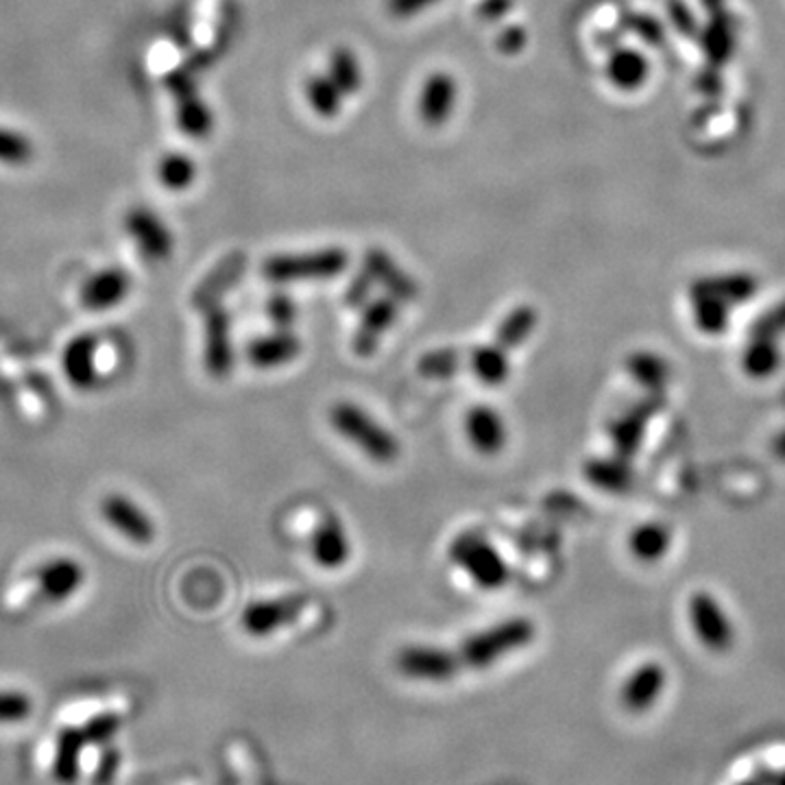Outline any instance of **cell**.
I'll use <instances>...</instances> for the list:
<instances>
[{
	"instance_id": "6da1fadb",
	"label": "cell",
	"mask_w": 785,
	"mask_h": 785,
	"mask_svg": "<svg viewBox=\"0 0 785 785\" xmlns=\"http://www.w3.org/2000/svg\"><path fill=\"white\" fill-rule=\"evenodd\" d=\"M330 425L354 447H359L369 460L378 465H391L399 454L401 445L387 425H383L372 412L361 408L354 401L339 399L328 410Z\"/></svg>"
},
{
	"instance_id": "7a4b0ae2",
	"label": "cell",
	"mask_w": 785,
	"mask_h": 785,
	"mask_svg": "<svg viewBox=\"0 0 785 785\" xmlns=\"http://www.w3.org/2000/svg\"><path fill=\"white\" fill-rule=\"evenodd\" d=\"M537 637V626L528 617H509L485 630L474 633L460 644L458 661L467 670L493 668L500 659L524 650Z\"/></svg>"
},
{
	"instance_id": "3957f363",
	"label": "cell",
	"mask_w": 785,
	"mask_h": 785,
	"mask_svg": "<svg viewBox=\"0 0 785 785\" xmlns=\"http://www.w3.org/2000/svg\"><path fill=\"white\" fill-rule=\"evenodd\" d=\"M350 264L343 247H323L302 253H277L264 260L262 275L273 284L326 282L341 275Z\"/></svg>"
},
{
	"instance_id": "277c9868",
	"label": "cell",
	"mask_w": 785,
	"mask_h": 785,
	"mask_svg": "<svg viewBox=\"0 0 785 785\" xmlns=\"http://www.w3.org/2000/svg\"><path fill=\"white\" fill-rule=\"evenodd\" d=\"M447 559L467 574V579L480 589H502L511 579V568L500 550L478 533H463L452 539Z\"/></svg>"
},
{
	"instance_id": "5b68a950",
	"label": "cell",
	"mask_w": 785,
	"mask_h": 785,
	"mask_svg": "<svg viewBox=\"0 0 785 785\" xmlns=\"http://www.w3.org/2000/svg\"><path fill=\"white\" fill-rule=\"evenodd\" d=\"M687 619L701 646L714 655H727L736 646V624L723 600L698 589L687 600Z\"/></svg>"
},
{
	"instance_id": "8992f818",
	"label": "cell",
	"mask_w": 785,
	"mask_h": 785,
	"mask_svg": "<svg viewBox=\"0 0 785 785\" xmlns=\"http://www.w3.org/2000/svg\"><path fill=\"white\" fill-rule=\"evenodd\" d=\"M395 668L401 676L421 683H447L463 670L456 652L432 644L403 646L395 655Z\"/></svg>"
},
{
	"instance_id": "52a82bcc",
	"label": "cell",
	"mask_w": 785,
	"mask_h": 785,
	"mask_svg": "<svg viewBox=\"0 0 785 785\" xmlns=\"http://www.w3.org/2000/svg\"><path fill=\"white\" fill-rule=\"evenodd\" d=\"M236 348L231 330V312L223 306H209L203 321V367L207 376L223 380L234 372Z\"/></svg>"
},
{
	"instance_id": "ba28073f",
	"label": "cell",
	"mask_w": 785,
	"mask_h": 785,
	"mask_svg": "<svg viewBox=\"0 0 785 785\" xmlns=\"http://www.w3.org/2000/svg\"><path fill=\"white\" fill-rule=\"evenodd\" d=\"M306 593H288L271 600L251 602L240 617V624L251 637H271L277 630L291 626L308 606Z\"/></svg>"
},
{
	"instance_id": "9c48e42d",
	"label": "cell",
	"mask_w": 785,
	"mask_h": 785,
	"mask_svg": "<svg viewBox=\"0 0 785 785\" xmlns=\"http://www.w3.org/2000/svg\"><path fill=\"white\" fill-rule=\"evenodd\" d=\"M668 690V670L659 661H644L619 685V705L624 712L639 716L655 709Z\"/></svg>"
},
{
	"instance_id": "30bf717a",
	"label": "cell",
	"mask_w": 785,
	"mask_h": 785,
	"mask_svg": "<svg viewBox=\"0 0 785 785\" xmlns=\"http://www.w3.org/2000/svg\"><path fill=\"white\" fill-rule=\"evenodd\" d=\"M101 517L105 524L138 546H149L156 539V524L149 513L125 493H110L101 500Z\"/></svg>"
},
{
	"instance_id": "8fae6325",
	"label": "cell",
	"mask_w": 785,
	"mask_h": 785,
	"mask_svg": "<svg viewBox=\"0 0 785 785\" xmlns=\"http://www.w3.org/2000/svg\"><path fill=\"white\" fill-rule=\"evenodd\" d=\"M698 44L705 55V66L714 70H723L736 55L738 48V20L727 9L707 11V22L701 24Z\"/></svg>"
},
{
	"instance_id": "7c38bea8",
	"label": "cell",
	"mask_w": 785,
	"mask_h": 785,
	"mask_svg": "<svg viewBox=\"0 0 785 785\" xmlns=\"http://www.w3.org/2000/svg\"><path fill=\"white\" fill-rule=\"evenodd\" d=\"M125 231L136 242L138 251L153 262L169 260L175 249V238L169 225L149 207H134L125 216Z\"/></svg>"
},
{
	"instance_id": "4fadbf2b",
	"label": "cell",
	"mask_w": 785,
	"mask_h": 785,
	"mask_svg": "<svg viewBox=\"0 0 785 785\" xmlns=\"http://www.w3.org/2000/svg\"><path fill=\"white\" fill-rule=\"evenodd\" d=\"M132 293V275L118 266H105L83 280L79 302L90 312H105L121 306Z\"/></svg>"
},
{
	"instance_id": "5bb4252c",
	"label": "cell",
	"mask_w": 785,
	"mask_h": 785,
	"mask_svg": "<svg viewBox=\"0 0 785 785\" xmlns=\"http://www.w3.org/2000/svg\"><path fill=\"white\" fill-rule=\"evenodd\" d=\"M397 317H399V302L392 299L391 295L378 297L367 306H363V315L352 341L354 354L361 359H372L378 352L383 339L395 326Z\"/></svg>"
},
{
	"instance_id": "9a60e30c",
	"label": "cell",
	"mask_w": 785,
	"mask_h": 785,
	"mask_svg": "<svg viewBox=\"0 0 785 785\" xmlns=\"http://www.w3.org/2000/svg\"><path fill=\"white\" fill-rule=\"evenodd\" d=\"M86 583V568L72 557H57L42 564L35 572L37 595L44 602L61 604Z\"/></svg>"
},
{
	"instance_id": "2e32d148",
	"label": "cell",
	"mask_w": 785,
	"mask_h": 785,
	"mask_svg": "<svg viewBox=\"0 0 785 785\" xmlns=\"http://www.w3.org/2000/svg\"><path fill=\"white\" fill-rule=\"evenodd\" d=\"M458 101V81L450 72H432L419 92L417 114L430 129L443 127L452 116Z\"/></svg>"
},
{
	"instance_id": "e0dca14e",
	"label": "cell",
	"mask_w": 785,
	"mask_h": 785,
	"mask_svg": "<svg viewBox=\"0 0 785 785\" xmlns=\"http://www.w3.org/2000/svg\"><path fill=\"white\" fill-rule=\"evenodd\" d=\"M312 561L323 570H341L352 557V542L339 515L326 513L310 535Z\"/></svg>"
},
{
	"instance_id": "ac0fdd59",
	"label": "cell",
	"mask_w": 785,
	"mask_h": 785,
	"mask_svg": "<svg viewBox=\"0 0 785 785\" xmlns=\"http://www.w3.org/2000/svg\"><path fill=\"white\" fill-rule=\"evenodd\" d=\"M465 436L478 454L496 456L509 441V428L493 406L478 403L465 412Z\"/></svg>"
},
{
	"instance_id": "d6986e66",
	"label": "cell",
	"mask_w": 785,
	"mask_h": 785,
	"mask_svg": "<svg viewBox=\"0 0 785 785\" xmlns=\"http://www.w3.org/2000/svg\"><path fill=\"white\" fill-rule=\"evenodd\" d=\"M61 369L68 383L79 391H90L99 385V341L94 334L75 337L64 354H61Z\"/></svg>"
},
{
	"instance_id": "ffe728a7",
	"label": "cell",
	"mask_w": 785,
	"mask_h": 785,
	"mask_svg": "<svg viewBox=\"0 0 785 785\" xmlns=\"http://www.w3.org/2000/svg\"><path fill=\"white\" fill-rule=\"evenodd\" d=\"M363 269L374 277L376 284H380L387 295L397 299L399 304L414 302L419 295L417 282L395 262L391 253H387L380 247H372L363 258Z\"/></svg>"
},
{
	"instance_id": "44dd1931",
	"label": "cell",
	"mask_w": 785,
	"mask_h": 785,
	"mask_svg": "<svg viewBox=\"0 0 785 785\" xmlns=\"http://www.w3.org/2000/svg\"><path fill=\"white\" fill-rule=\"evenodd\" d=\"M302 339L291 330H275L273 334L258 337L247 348V361L262 372L280 369L302 354Z\"/></svg>"
},
{
	"instance_id": "7402d4cb",
	"label": "cell",
	"mask_w": 785,
	"mask_h": 785,
	"mask_svg": "<svg viewBox=\"0 0 785 785\" xmlns=\"http://www.w3.org/2000/svg\"><path fill=\"white\" fill-rule=\"evenodd\" d=\"M604 72L615 90L635 92L648 81L650 61L644 53L635 48H615L606 59Z\"/></svg>"
},
{
	"instance_id": "603a6c76",
	"label": "cell",
	"mask_w": 785,
	"mask_h": 785,
	"mask_svg": "<svg viewBox=\"0 0 785 785\" xmlns=\"http://www.w3.org/2000/svg\"><path fill=\"white\" fill-rule=\"evenodd\" d=\"M652 410H655V403L650 399H644L611 421L608 439H611L617 456L628 458L637 452V447L641 443L644 425L650 419Z\"/></svg>"
},
{
	"instance_id": "cb8c5ba5",
	"label": "cell",
	"mask_w": 785,
	"mask_h": 785,
	"mask_svg": "<svg viewBox=\"0 0 785 785\" xmlns=\"http://www.w3.org/2000/svg\"><path fill=\"white\" fill-rule=\"evenodd\" d=\"M469 369L485 387H502L511 376L509 352L500 345H478L469 352Z\"/></svg>"
},
{
	"instance_id": "d4e9b609",
	"label": "cell",
	"mask_w": 785,
	"mask_h": 785,
	"mask_svg": "<svg viewBox=\"0 0 785 785\" xmlns=\"http://www.w3.org/2000/svg\"><path fill=\"white\" fill-rule=\"evenodd\" d=\"M583 474L595 489L604 493H626L633 485V469L619 458H591L583 467Z\"/></svg>"
},
{
	"instance_id": "484cf974",
	"label": "cell",
	"mask_w": 785,
	"mask_h": 785,
	"mask_svg": "<svg viewBox=\"0 0 785 785\" xmlns=\"http://www.w3.org/2000/svg\"><path fill=\"white\" fill-rule=\"evenodd\" d=\"M672 546V535L670 528L659 524V522H648L637 526L630 533V542L628 548L633 553V557L641 564H657L661 561L668 550Z\"/></svg>"
},
{
	"instance_id": "4316f807",
	"label": "cell",
	"mask_w": 785,
	"mask_h": 785,
	"mask_svg": "<svg viewBox=\"0 0 785 785\" xmlns=\"http://www.w3.org/2000/svg\"><path fill=\"white\" fill-rule=\"evenodd\" d=\"M537 323H539V315L533 306L522 304L513 308L509 315H504V319L496 330V345H500L507 352L524 345L533 337Z\"/></svg>"
},
{
	"instance_id": "83f0119b",
	"label": "cell",
	"mask_w": 785,
	"mask_h": 785,
	"mask_svg": "<svg viewBox=\"0 0 785 785\" xmlns=\"http://www.w3.org/2000/svg\"><path fill=\"white\" fill-rule=\"evenodd\" d=\"M156 180L171 193H184L196 182V162L180 151L164 153L156 167Z\"/></svg>"
},
{
	"instance_id": "f1b7e54d",
	"label": "cell",
	"mask_w": 785,
	"mask_h": 785,
	"mask_svg": "<svg viewBox=\"0 0 785 785\" xmlns=\"http://www.w3.org/2000/svg\"><path fill=\"white\" fill-rule=\"evenodd\" d=\"M328 77L337 83L343 96H354L363 88V68L356 53L348 46H339L330 53Z\"/></svg>"
},
{
	"instance_id": "f546056e",
	"label": "cell",
	"mask_w": 785,
	"mask_h": 785,
	"mask_svg": "<svg viewBox=\"0 0 785 785\" xmlns=\"http://www.w3.org/2000/svg\"><path fill=\"white\" fill-rule=\"evenodd\" d=\"M306 101L310 110L321 118H337L343 110V92L337 88V83L326 75H310L304 86Z\"/></svg>"
},
{
	"instance_id": "4dcf8cb0",
	"label": "cell",
	"mask_w": 785,
	"mask_h": 785,
	"mask_svg": "<svg viewBox=\"0 0 785 785\" xmlns=\"http://www.w3.org/2000/svg\"><path fill=\"white\" fill-rule=\"evenodd\" d=\"M465 354L454 348H439L425 352L417 361V374L425 380H450L463 372Z\"/></svg>"
},
{
	"instance_id": "1f68e13d",
	"label": "cell",
	"mask_w": 785,
	"mask_h": 785,
	"mask_svg": "<svg viewBox=\"0 0 785 785\" xmlns=\"http://www.w3.org/2000/svg\"><path fill=\"white\" fill-rule=\"evenodd\" d=\"M242 269H244V258H238V260H229V262H225V264L216 271L214 280H207V284H203V286L196 291V308L207 310L209 306H216V302H218L220 293L229 291V288L238 282V277H240Z\"/></svg>"
},
{
	"instance_id": "d6a6232c",
	"label": "cell",
	"mask_w": 785,
	"mask_h": 785,
	"mask_svg": "<svg viewBox=\"0 0 785 785\" xmlns=\"http://www.w3.org/2000/svg\"><path fill=\"white\" fill-rule=\"evenodd\" d=\"M33 160V143L9 127H0V164L24 167Z\"/></svg>"
},
{
	"instance_id": "836d02e7",
	"label": "cell",
	"mask_w": 785,
	"mask_h": 785,
	"mask_svg": "<svg viewBox=\"0 0 785 785\" xmlns=\"http://www.w3.org/2000/svg\"><path fill=\"white\" fill-rule=\"evenodd\" d=\"M628 374L641 385V387H659L665 380V367L663 363L648 352H637L626 361Z\"/></svg>"
},
{
	"instance_id": "e575fe53",
	"label": "cell",
	"mask_w": 785,
	"mask_h": 785,
	"mask_svg": "<svg viewBox=\"0 0 785 785\" xmlns=\"http://www.w3.org/2000/svg\"><path fill=\"white\" fill-rule=\"evenodd\" d=\"M212 123H214V118H212L209 107L203 101H198L195 94L189 101H184V105L180 110V125L186 134L205 136L207 132H212Z\"/></svg>"
},
{
	"instance_id": "d590c367",
	"label": "cell",
	"mask_w": 785,
	"mask_h": 785,
	"mask_svg": "<svg viewBox=\"0 0 785 785\" xmlns=\"http://www.w3.org/2000/svg\"><path fill=\"white\" fill-rule=\"evenodd\" d=\"M668 20L672 29L685 39H694L701 33L698 18L685 0H668Z\"/></svg>"
},
{
	"instance_id": "8d00e7d4",
	"label": "cell",
	"mask_w": 785,
	"mask_h": 785,
	"mask_svg": "<svg viewBox=\"0 0 785 785\" xmlns=\"http://www.w3.org/2000/svg\"><path fill=\"white\" fill-rule=\"evenodd\" d=\"M269 321L277 328V330H291L293 323L297 321V304L286 295V293H273L264 306Z\"/></svg>"
},
{
	"instance_id": "74e56055",
	"label": "cell",
	"mask_w": 785,
	"mask_h": 785,
	"mask_svg": "<svg viewBox=\"0 0 785 785\" xmlns=\"http://www.w3.org/2000/svg\"><path fill=\"white\" fill-rule=\"evenodd\" d=\"M626 26L639 35V39H644L650 46H659L665 39V26L661 20H657L655 15L648 13H630L626 15Z\"/></svg>"
},
{
	"instance_id": "f35d334b",
	"label": "cell",
	"mask_w": 785,
	"mask_h": 785,
	"mask_svg": "<svg viewBox=\"0 0 785 785\" xmlns=\"http://www.w3.org/2000/svg\"><path fill=\"white\" fill-rule=\"evenodd\" d=\"M31 698L15 690H0V723H20L31 714Z\"/></svg>"
},
{
	"instance_id": "ab89813d",
	"label": "cell",
	"mask_w": 785,
	"mask_h": 785,
	"mask_svg": "<svg viewBox=\"0 0 785 785\" xmlns=\"http://www.w3.org/2000/svg\"><path fill=\"white\" fill-rule=\"evenodd\" d=\"M374 284H376L374 277L365 269H361V273L350 282V286L345 291V306H350V308L367 306L372 302L369 295H372Z\"/></svg>"
},
{
	"instance_id": "60d3db41",
	"label": "cell",
	"mask_w": 785,
	"mask_h": 785,
	"mask_svg": "<svg viewBox=\"0 0 785 785\" xmlns=\"http://www.w3.org/2000/svg\"><path fill=\"white\" fill-rule=\"evenodd\" d=\"M696 90L707 96V99H718L725 90V81H723V70H714V68H703L696 75Z\"/></svg>"
},
{
	"instance_id": "b9f144b4",
	"label": "cell",
	"mask_w": 785,
	"mask_h": 785,
	"mask_svg": "<svg viewBox=\"0 0 785 785\" xmlns=\"http://www.w3.org/2000/svg\"><path fill=\"white\" fill-rule=\"evenodd\" d=\"M439 0H387V9L392 18L397 20H408L425 9H430L432 4H436Z\"/></svg>"
},
{
	"instance_id": "7bdbcfd3",
	"label": "cell",
	"mask_w": 785,
	"mask_h": 785,
	"mask_svg": "<svg viewBox=\"0 0 785 785\" xmlns=\"http://www.w3.org/2000/svg\"><path fill=\"white\" fill-rule=\"evenodd\" d=\"M526 46V31L522 26H507L498 35V48L504 55H517Z\"/></svg>"
},
{
	"instance_id": "ee69618b",
	"label": "cell",
	"mask_w": 785,
	"mask_h": 785,
	"mask_svg": "<svg viewBox=\"0 0 785 785\" xmlns=\"http://www.w3.org/2000/svg\"><path fill=\"white\" fill-rule=\"evenodd\" d=\"M511 9H513V0H482L478 7V13L485 20H500Z\"/></svg>"
},
{
	"instance_id": "f6af8a7d",
	"label": "cell",
	"mask_w": 785,
	"mask_h": 785,
	"mask_svg": "<svg viewBox=\"0 0 785 785\" xmlns=\"http://www.w3.org/2000/svg\"><path fill=\"white\" fill-rule=\"evenodd\" d=\"M738 785H760V784H755V782H744V784H738Z\"/></svg>"
}]
</instances>
